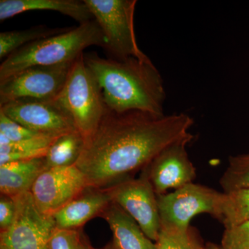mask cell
<instances>
[{
  "mask_svg": "<svg viewBox=\"0 0 249 249\" xmlns=\"http://www.w3.org/2000/svg\"><path fill=\"white\" fill-rule=\"evenodd\" d=\"M224 197V193L194 183L157 196L160 225L186 231L191 219L203 213L219 220Z\"/></svg>",
  "mask_w": 249,
  "mask_h": 249,
  "instance_id": "cell-6",
  "label": "cell"
},
{
  "mask_svg": "<svg viewBox=\"0 0 249 249\" xmlns=\"http://www.w3.org/2000/svg\"><path fill=\"white\" fill-rule=\"evenodd\" d=\"M193 138L192 134L170 144L142 170V175L151 183L157 196L170 189H178L196 179V168L186 150Z\"/></svg>",
  "mask_w": 249,
  "mask_h": 249,
  "instance_id": "cell-12",
  "label": "cell"
},
{
  "mask_svg": "<svg viewBox=\"0 0 249 249\" xmlns=\"http://www.w3.org/2000/svg\"><path fill=\"white\" fill-rule=\"evenodd\" d=\"M100 217L107 222L113 234V244L118 249H157L138 223L122 208L111 202Z\"/></svg>",
  "mask_w": 249,
  "mask_h": 249,
  "instance_id": "cell-15",
  "label": "cell"
},
{
  "mask_svg": "<svg viewBox=\"0 0 249 249\" xmlns=\"http://www.w3.org/2000/svg\"><path fill=\"white\" fill-rule=\"evenodd\" d=\"M45 170V157L0 165L1 195L14 197L31 192L36 179Z\"/></svg>",
  "mask_w": 249,
  "mask_h": 249,
  "instance_id": "cell-16",
  "label": "cell"
},
{
  "mask_svg": "<svg viewBox=\"0 0 249 249\" xmlns=\"http://www.w3.org/2000/svg\"><path fill=\"white\" fill-rule=\"evenodd\" d=\"M88 187L84 174L74 165L44 170L30 193L39 211L52 216Z\"/></svg>",
  "mask_w": 249,
  "mask_h": 249,
  "instance_id": "cell-11",
  "label": "cell"
},
{
  "mask_svg": "<svg viewBox=\"0 0 249 249\" xmlns=\"http://www.w3.org/2000/svg\"><path fill=\"white\" fill-rule=\"evenodd\" d=\"M219 221L224 229L249 222V188L224 193Z\"/></svg>",
  "mask_w": 249,
  "mask_h": 249,
  "instance_id": "cell-20",
  "label": "cell"
},
{
  "mask_svg": "<svg viewBox=\"0 0 249 249\" xmlns=\"http://www.w3.org/2000/svg\"><path fill=\"white\" fill-rule=\"evenodd\" d=\"M193 118L156 116L107 109L95 132L85 140L76 165L90 188L106 189L142 170L167 146L192 135Z\"/></svg>",
  "mask_w": 249,
  "mask_h": 249,
  "instance_id": "cell-1",
  "label": "cell"
},
{
  "mask_svg": "<svg viewBox=\"0 0 249 249\" xmlns=\"http://www.w3.org/2000/svg\"><path fill=\"white\" fill-rule=\"evenodd\" d=\"M84 59L101 86L109 110L165 115L163 78L150 58L117 60L92 52L84 55Z\"/></svg>",
  "mask_w": 249,
  "mask_h": 249,
  "instance_id": "cell-2",
  "label": "cell"
},
{
  "mask_svg": "<svg viewBox=\"0 0 249 249\" xmlns=\"http://www.w3.org/2000/svg\"><path fill=\"white\" fill-rule=\"evenodd\" d=\"M106 43L102 31L94 19L79 24L58 35L35 41L6 57L0 65V82L30 67L75 61L88 47L104 48Z\"/></svg>",
  "mask_w": 249,
  "mask_h": 249,
  "instance_id": "cell-3",
  "label": "cell"
},
{
  "mask_svg": "<svg viewBox=\"0 0 249 249\" xmlns=\"http://www.w3.org/2000/svg\"><path fill=\"white\" fill-rule=\"evenodd\" d=\"M73 62L30 67L0 82V106L20 98L55 99Z\"/></svg>",
  "mask_w": 249,
  "mask_h": 249,
  "instance_id": "cell-9",
  "label": "cell"
},
{
  "mask_svg": "<svg viewBox=\"0 0 249 249\" xmlns=\"http://www.w3.org/2000/svg\"><path fill=\"white\" fill-rule=\"evenodd\" d=\"M41 136L48 135L26 128L0 111V145L23 142Z\"/></svg>",
  "mask_w": 249,
  "mask_h": 249,
  "instance_id": "cell-23",
  "label": "cell"
},
{
  "mask_svg": "<svg viewBox=\"0 0 249 249\" xmlns=\"http://www.w3.org/2000/svg\"><path fill=\"white\" fill-rule=\"evenodd\" d=\"M70 28H49L45 25L36 26L25 30L4 31L0 34V59L6 57L40 39L58 35L68 31Z\"/></svg>",
  "mask_w": 249,
  "mask_h": 249,
  "instance_id": "cell-18",
  "label": "cell"
},
{
  "mask_svg": "<svg viewBox=\"0 0 249 249\" xmlns=\"http://www.w3.org/2000/svg\"><path fill=\"white\" fill-rule=\"evenodd\" d=\"M155 243L157 249H202L204 247L192 227L182 231L161 227L158 240Z\"/></svg>",
  "mask_w": 249,
  "mask_h": 249,
  "instance_id": "cell-22",
  "label": "cell"
},
{
  "mask_svg": "<svg viewBox=\"0 0 249 249\" xmlns=\"http://www.w3.org/2000/svg\"><path fill=\"white\" fill-rule=\"evenodd\" d=\"M105 190L111 201L133 218L149 239L157 242L161 228L158 198L148 179L141 175Z\"/></svg>",
  "mask_w": 249,
  "mask_h": 249,
  "instance_id": "cell-8",
  "label": "cell"
},
{
  "mask_svg": "<svg viewBox=\"0 0 249 249\" xmlns=\"http://www.w3.org/2000/svg\"><path fill=\"white\" fill-rule=\"evenodd\" d=\"M81 230H67L55 227L49 240V249H80Z\"/></svg>",
  "mask_w": 249,
  "mask_h": 249,
  "instance_id": "cell-25",
  "label": "cell"
},
{
  "mask_svg": "<svg viewBox=\"0 0 249 249\" xmlns=\"http://www.w3.org/2000/svg\"><path fill=\"white\" fill-rule=\"evenodd\" d=\"M219 184L224 193L249 188V154L229 157V165Z\"/></svg>",
  "mask_w": 249,
  "mask_h": 249,
  "instance_id": "cell-21",
  "label": "cell"
},
{
  "mask_svg": "<svg viewBox=\"0 0 249 249\" xmlns=\"http://www.w3.org/2000/svg\"><path fill=\"white\" fill-rule=\"evenodd\" d=\"M80 249H96L93 248L91 244L89 243V240H88L82 230L81 232H80Z\"/></svg>",
  "mask_w": 249,
  "mask_h": 249,
  "instance_id": "cell-27",
  "label": "cell"
},
{
  "mask_svg": "<svg viewBox=\"0 0 249 249\" xmlns=\"http://www.w3.org/2000/svg\"><path fill=\"white\" fill-rule=\"evenodd\" d=\"M0 111L26 128L45 135L58 137L77 130L71 116L55 99L20 98L1 105Z\"/></svg>",
  "mask_w": 249,
  "mask_h": 249,
  "instance_id": "cell-10",
  "label": "cell"
},
{
  "mask_svg": "<svg viewBox=\"0 0 249 249\" xmlns=\"http://www.w3.org/2000/svg\"><path fill=\"white\" fill-rule=\"evenodd\" d=\"M223 249H249V222L224 229Z\"/></svg>",
  "mask_w": 249,
  "mask_h": 249,
  "instance_id": "cell-24",
  "label": "cell"
},
{
  "mask_svg": "<svg viewBox=\"0 0 249 249\" xmlns=\"http://www.w3.org/2000/svg\"><path fill=\"white\" fill-rule=\"evenodd\" d=\"M106 38L111 58H148L139 48L134 31L137 0H84Z\"/></svg>",
  "mask_w": 249,
  "mask_h": 249,
  "instance_id": "cell-5",
  "label": "cell"
},
{
  "mask_svg": "<svg viewBox=\"0 0 249 249\" xmlns=\"http://www.w3.org/2000/svg\"><path fill=\"white\" fill-rule=\"evenodd\" d=\"M202 249H223L222 246L215 245V244L208 243L204 245Z\"/></svg>",
  "mask_w": 249,
  "mask_h": 249,
  "instance_id": "cell-28",
  "label": "cell"
},
{
  "mask_svg": "<svg viewBox=\"0 0 249 249\" xmlns=\"http://www.w3.org/2000/svg\"><path fill=\"white\" fill-rule=\"evenodd\" d=\"M16 214L14 197L1 195L0 198V231H5L12 226Z\"/></svg>",
  "mask_w": 249,
  "mask_h": 249,
  "instance_id": "cell-26",
  "label": "cell"
},
{
  "mask_svg": "<svg viewBox=\"0 0 249 249\" xmlns=\"http://www.w3.org/2000/svg\"><path fill=\"white\" fill-rule=\"evenodd\" d=\"M57 101L71 116L77 130L89 138L97 128L107 108L97 79L82 53L73 62Z\"/></svg>",
  "mask_w": 249,
  "mask_h": 249,
  "instance_id": "cell-4",
  "label": "cell"
},
{
  "mask_svg": "<svg viewBox=\"0 0 249 249\" xmlns=\"http://www.w3.org/2000/svg\"><path fill=\"white\" fill-rule=\"evenodd\" d=\"M50 11L59 12L76 20L79 24L93 20L84 0H1L0 21L28 11Z\"/></svg>",
  "mask_w": 249,
  "mask_h": 249,
  "instance_id": "cell-14",
  "label": "cell"
},
{
  "mask_svg": "<svg viewBox=\"0 0 249 249\" xmlns=\"http://www.w3.org/2000/svg\"><path fill=\"white\" fill-rule=\"evenodd\" d=\"M16 214L12 226L0 232V249H49L55 228L52 216L39 211L30 192L14 196Z\"/></svg>",
  "mask_w": 249,
  "mask_h": 249,
  "instance_id": "cell-7",
  "label": "cell"
},
{
  "mask_svg": "<svg viewBox=\"0 0 249 249\" xmlns=\"http://www.w3.org/2000/svg\"><path fill=\"white\" fill-rule=\"evenodd\" d=\"M57 138L41 136L23 142L0 145V165L17 160L44 158L49 147Z\"/></svg>",
  "mask_w": 249,
  "mask_h": 249,
  "instance_id": "cell-19",
  "label": "cell"
},
{
  "mask_svg": "<svg viewBox=\"0 0 249 249\" xmlns=\"http://www.w3.org/2000/svg\"><path fill=\"white\" fill-rule=\"evenodd\" d=\"M111 201L105 189L88 187L52 217L55 227L67 230H79L90 219L101 215Z\"/></svg>",
  "mask_w": 249,
  "mask_h": 249,
  "instance_id": "cell-13",
  "label": "cell"
},
{
  "mask_svg": "<svg viewBox=\"0 0 249 249\" xmlns=\"http://www.w3.org/2000/svg\"><path fill=\"white\" fill-rule=\"evenodd\" d=\"M84 145V137L77 130L58 137L45 156L46 169L76 165Z\"/></svg>",
  "mask_w": 249,
  "mask_h": 249,
  "instance_id": "cell-17",
  "label": "cell"
},
{
  "mask_svg": "<svg viewBox=\"0 0 249 249\" xmlns=\"http://www.w3.org/2000/svg\"><path fill=\"white\" fill-rule=\"evenodd\" d=\"M101 249H118L116 248L115 246H114V244H113V242H111V243L108 244L107 246H106V247H104V248Z\"/></svg>",
  "mask_w": 249,
  "mask_h": 249,
  "instance_id": "cell-29",
  "label": "cell"
}]
</instances>
